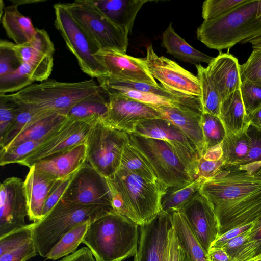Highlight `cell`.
<instances>
[{
    "label": "cell",
    "mask_w": 261,
    "mask_h": 261,
    "mask_svg": "<svg viewBox=\"0 0 261 261\" xmlns=\"http://www.w3.org/2000/svg\"><path fill=\"white\" fill-rule=\"evenodd\" d=\"M106 179L116 213L140 226L151 221L160 212L161 198L165 190L159 185L120 168Z\"/></svg>",
    "instance_id": "6da1fadb"
},
{
    "label": "cell",
    "mask_w": 261,
    "mask_h": 261,
    "mask_svg": "<svg viewBox=\"0 0 261 261\" xmlns=\"http://www.w3.org/2000/svg\"><path fill=\"white\" fill-rule=\"evenodd\" d=\"M138 226L116 212L110 213L90 223L82 243L96 261H122L137 251Z\"/></svg>",
    "instance_id": "7a4b0ae2"
},
{
    "label": "cell",
    "mask_w": 261,
    "mask_h": 261,
    "mask_svg": "<svg viewBox=\"0 0 261 261\" xmlns=\"http://www.w3.org/2000/svg\"><path fill=\"white\" fill-rule=\"evenodd\" d=\"M261 36V0H246L228 14L204 20L197 39L207 47L221 51Z\"/></svg>",
    "instance_id": "3957f363"
},
{
    "label": "cell",
    "mask_w": 261,
    "mask_h": 261,
    "mask_svg": "<svg viewBox=\"0 0 261 261\" xmlns=\"http://www.w3.org/2000/svg\"><path fill=\"white\" fill-rule=\"evenodd\" d=\"M112 212H116L111 206L82 205L60 200L43 218L32 223V239L38 253L46 258L53 248L70 230Z\"/></svg>",
    "instance_id": "277c9868"
},
{
    "label": "cell",
    "mask_w": 261,
    "mask_h": 261,
    "mask_svg": "<svg viewBox=\"0 0 261 261\" xmlns=\"http://www.w3.org/2000/svg\"><path fill=\"white\" fill-rule=\"evenodd\" d=\"M102 90L93 79L77 82L47 79L12 94L18 101L36 111L67 115L79 102Z\"/></svg>",
    "instance_id": "5b68a950"
},
{
    "label": "cell",
    "mask_w": 261,
    "mask_h": 261,
    "mask_svg": "<svg viewBox=\"0 0 261 261\" xmlns=\"http://www.w3.org/2000/svg\"><path fill=\"white\" fill-rule=\"evenodd\" d=\"M129 136L130 143L151 167L165 190L195 180L168 142L134 134Z\"/></svg>",
    "instance_id": "8992f818"
},
{
    "label": "cell",
    "mask_w": 261,
    "mask_h": 261,
    "mask_svg": "<svg viewBox=\"0 0 261 261\" xmlns=\"http://www.w3.org/2000/svg\"><path fill=\"white\" fill-rule=\"evenodd\" d=\"M65 4L81 29L99 49L126 53L128 34L105 15L92 0H77Z\"/></svg>",
    "instance_id": "52a82bcc"
},
{
    "label": "cell",
    "mask_w": 261,
    "mask_h": 261,
    "mask_svg": "<svg viewBox=\"0 0 261 261\" xmlns=\"http://www.w3.org/2000/svg\"><path fill=\"white\" fill-rule=\"evenodd\" d=\"M129 142L128 133L98 120L86 141L87 162L106 178H110L119 169L124 148Z\"/></svg>",
    "instance_id": "ba28073f"
},
{
    "label": "cell",
    "mask_w": 261,
    "mask_h": 261,
    "mask_svg": "<svg viewBox=\"0 0 261 261\" xmlns=\"http://www.w3.org/2000/svg\"><path fill=\"white\" fill-rule=\"evenodd\" d=\"M54 24L62 35L68 50L76 58L81 70L92 78L108 75L105 67L94 57L99 49L73 17L65 3L54 5Z\"/></svg>",
    "instance_id": "9c48e42d"
},
{
    "label": "cell",
    "mask_w": 261,
    "mask_h": 261,
    "mask_svg": "<svg viewBox=\"0 0 261 261\" xmlns=\"http://www.w3.org/2000/svg\"><path fill=\"white\" fill-rule=\"evenodd\" d=\"M261 190V181L236 165H224L205 179L200 192L214 207L230 203Z\"/></svg>",
    "instance_id": "30bf717a"
},
{
    "label": "cell",
    "mask_w": 261,
    "mask_h": 261,
    "mask_svg": "<svg viewBox=\"0 0 261 261\" xmlns=\"http://www.w3.org/2000/svg\"><path fill=\"white\" fill-rule=\"evenodd\" d=\"M132 134L166 141L172 147L193 179L198 177L199 155L192 142L175 125L163 118L138 122Z\"/></svg>",
    "instance_id": "8fae6325"
},
{
    "label": "cell",
    "mask_w": 261,
    "mask_h": 261,
    "mask_svg": "<svg viewBox=\"0 0 261 261\" xmlns=\"http://www.w3.org/2000/svg\"><path fill=\"white\" fill-rule=\"evenodd\" d=\"M96 122L79 120L68 117L56 131L19 164L30 168L42 160L63 153L79 144L86 143L91 127Z\"/></svg>",
    "instance_id": "7c38bea8"
},
{
    "label": "cell",
    "mask_w": 261,
    "mask_h": 261,
    "mask_svg": "<svg viewBox=\"0 0 261 261\" xmlns=\"http://www.w3.org/2000/svg\"><path fill=\"white\" fill-rule=\"evenodd\" d=\"M61 200L82 205L113 207L107 179L87 162L75 173Z\"/></svg>",
    "instance_id": "4fadbf2b"
},
{
    "label": "cell",
    "mask_w": 261,
    "mask_h": 261,
    "mask_svg": "<svg viewBox=\"0 0 261 261\" xmlns=\"http://www.w3.org/2000/svg\"><path fill=\"white\" fill-rule=\"evenodd\" d=\"M145 63L151 75L164 88L182 94L201 96L199 79L174 61L159 56L152 45L147 47Z\"/></svg>",
    "instance_id": "5bb4252c"
},
{
    "label": "cell",
    "mask_w": 261,
    "mask_h": 261,
    "mask_svg": "<svg viewBox=\"0 0 261 261\" xmlns=\"http://www.w3.org/2000/svg\"><path fill=\"white\" fill-rule=\"evenodd\" d=\"M27 216L24 181L16 177L6 178L0 186V237L25 226Z\"/></svg>",
    "instance_id": "9a60e30c"
},
{
    "label": "cell",
    "mask_w": 261,
    "mask_h": 261,
    "mask_svg": "<svg viewBox=\"0 0 261 261\" xmlns=\"http://www.w3.org/2000/svg\"><path fill=\"white\" fill-rule=\"evenodd\" d=\"M178 211L207 254L219 236V223L213 204L199 190Z\"/></svg>",
    "instance_id": "2e32d148"
},
{
    "label": "cell",
    "mask_w": 261,
    "mask_h": 261,
    "mask_svg": "<svg viewBox=\"0 0 261 261\" xmlns=\"http://www.w3.org/2000/svg\"><path fill=\"white\" fill-rule=\"evenodd\" d=\"M107 94L108 110L101 121L112 128L130 134L140 121L162 118L161 114L151 106L122 95Z\"/></svg>",
    "instance_id": "e0dca14e"
},
{
    "label": "cell",
    "mask_w": 261,
    "mask_h": 261,
    "mask_svg": "<svg viewBox=\"0 0 261 261\" xmlns=\"http://www.w3.org/2000/svg\"><path fill=\"white\" fill-rule=\"evenodd\" d=\"M171 215L162 211L150 222L139 226L140 238L134 261H165Z\"/></svg>",
    "instance_id": "ac0fdd59"
},
{
    "label": "cell",
    "mask_w": 261,
    "mask_h": 261,
    "mask_svg": "<svg viewBox=\"0 0 261 261\" xmlns=\"http://www.w3.org/2000/svg\"><path fill=\"white\" fill-rule=\"evenodd\" d=\"M94 56L105 67L108 76L159 85L149 71L144 58H135L111 49H99Z\"/></svg>",
    "instance_id": "d6986e66"
},
{
    "label": "cell",
    "mask_w": 261,
    "mask_h": 261,
    "mask_svg": "<svg viewBox=\"0 0 261 261\" xmlns=\"http://www.w3.org/2000/svg\"><path fill=\"white\" fill-rule=\"evenodd\" d=\"M214 208L219 223V235L235 227L255 222L261 218V190Z\"/></svg>",
    "instance_id": "ffe728a7"
},
{
    "label": "cell",
    "mask_w": 261,
    "mask_h": 261,
    "mask_svg": "<svg viewBox=\"0 0 261 261\" xmlns=\"http://www.w3.org/2000/svg\"><path fill=\"white\" fill-rule=\"evenodd\" d=\"M162 118L177 127L194 144L199 158L205 152V145L201 126L202 112L184 106H151Z\"/></svg>",
    "instance_id": "44dd1931"
},
{
    "label": "cell",
    "mask_w": 261,
    "mask_h": 261,
    "mask_svg": "<svg viewBox=\"0 0 261 261\" xmlns=\"http://www.w3.org/2000/svg\"><path fill=\"white\" fill-rule=\"evenodd\" d=\"M206 69L217 88L221 101L240 90L242 83L240 64L231 54L220 53L208 64Z\"/></svg>",
    "instance_id": "7402d4cb"
},
{
    "label": "cell",
    "mask_w": 261,
    "mask_h": 261,
    "mask_svg": "<svg viewBox=\"0 0 261 261\" xmlns=\"http://www.w3.org/2000/svg\"><path fill=\"white\" fill-rule=\"evenodd\" d=\"M52 176L38 170L33 166L24 181L27 199L28 217L31 221L37 222L43 218L45 203L52 188L57 182Z\"/></svg>",
    "instance_id": "603a6c76"
},
{
    "label": "cell",
    "mask_w": 261,
    "mask_h": 261,
    "mask_svg": "<svg viewBox=\"0 0 261 261\" xmlns=\"http://www.w3.org/2000/svg\"><path fill=\"white\" fill-rule=\"evenodd\" d=\"M86 162L87 146L82 143L65 152L42 160L33 166L60 180L76 173Z\"/></svg>",
    "instance_id": "cb8c5ba5"
},
{
    "label": "cell",
    "mask_w": 261,
    "mask_h": 261,
    "mask_svg": "<svg viewBox=\"0 0 261 261\" xmlns=\"http://www.w3.org/2000/svg\"><path fill=\"white\" fill-rule=\"evenodd\" d=\"M111 21L128 35L132 33L137 14L148 0H92Z\"/></svg>",
    "instance_id": "d4e9b609"
},
{
    "label": "cell",
    "mask_w": 261,
    "mask_h": 261,
    "mask_svg": "<svg viewBox=\"0 0 261 261\" xmlns=\"http://www.w3.org/2000/svg\"><path fill=\"white\" fill-rule=\"evenodd\" d=\"M1 18L7 35L17 45L29 43L36 33L31 19L22 14L15 4L6 7Z\"/></svg>",
    "instance_id": "484cf974"
},
{
    "label": "cell",
    "mask_w": 261,
    "mask_h": 261,
    "mask_svg": "<svg viewBox=\"0 0 261 261\" xmlns=\"http://www.w3.org/2000/svg\"><path fill=\"white\" fill-rule=\"evenodd\" d=\"M15 49L21 62L30 69L32 80L43 82L48 79L53 67V55L37 48L31 42L17 45Z\"/></svg>",
    "instance_id": "4316f807"
},
{
    "label": "cell",
    "mask_w": 261,
    "mask_h": 261,
    "mask_svg": "<svg viewBox=\"0 0 261 261\" xmlns=\"http://www.w3.org/2000/svg\"><path fill=\"white\" fill-rule=\"evenodd\" d=\"M219 118L227 133L239 134L247 130L250 120L240 90L234 91L221 101Z\"/></svg>",
    "instance_id": "83f0119b"
},
{
    "label": "cell",
    "mask_w": 261,
    "mask_h": 261,
    "mask_svg": "<svg viewBox=\"0 0 261 261\" xmlns=\"http://www.w3.org/2000/svg\"><path fill=\"white\" fill-rule=\"evenodd\" d=\"M161 46L179 60L195 65L202 62L208 64L214 59L189 44L175 32L171 23L163 33Z\"/></svg>",
    "instance_id": "f1b7e54d"
},
{
    "label": "cell",
    "mask_w": 261,
    "mask_h": 261,
    "mask_svg": "<svg viewBox=\"0 0 261 261\" xmlns=\"http://www.w3.org/2000/svg\"><path fill=\"white\" fill-rule=\"evenodd\" d=\"M67 118L66 114L54 113L36 119L1 149H8L26 141L44 140L56 131Z\"/></svg>",
    "instance_id": "f546056e"
},
{
    "label": "cell",
    "mask_w": 261,
    "mask_h": 261,
    "mask_svg": "<svg viewBox=\"0 0 261 261\" xmlns=\"http://www.w3.org/2000/svg\"><path fill=\"white\" fill-rule=\"evenodd\" d=\"M172 227L181 246L192 261H208L207 254L193 233L183 214L177 211L171 214Z\"/></svg>",
    "instance_id": "4dcf8cb0"
},
{
    "label": "cell",
    "mask_w": 261,
    "mask_h": 261,
    "mask_svg": "<svg viewBox=\"0 0 261 261\" xmlns=\"http://www.w3.org/2000/svg\"><path fill=\"white\" fill-rule=\"evenodd\" d=\"M108 95L102 89L101 92L82 100L72 107L67 116L82 121L102 120L108 112Z\"/></svg>",
    "instance_id": "1f68e13d"
},
{
    "label": "cell",
    "mask_w": 261,
    "mask_h": 261,
    "mask_svg": "<svg viewBox=\"0 0 261 261\" xmlns=\"http://www.w3.org/2000/svg\"><path fill=\"white\" fill-rule=\"evenodd\" d=\"M205 180L198 177L186 185L166 189L161 198V211L171 214L178 211L199 191Z\"/></svg>",
    "instance_id": "d6a6232c"
},
{
    "label": "cell",
    "mask_w": 261,
    "mask_h": 261,
    "mask_svg": "<svg viewBox=\"0 0 261 261\" xmlns=\"http://www.w3.org/2000/svg\"><path fill=\"white\" fill-rule=\"evenodd\" d=\"M220 146L224 165L240 166L247 159L250 140L246 131L239 134L227 133Z\"/></svg>",
    "instance_id": "836d02e7"
},
{
    "label": "cell",
    "mask_w": 261,
    "mask_h": 261,
    "mask_svg": "<svg viewBox=\"0 0 261 261\" xmlns=\"http://www.w3.org/2000/svg\"><path fill=\"white\" fill-rule=\"evenodd\" d=\"M195 66L197 71V76L200 85L202 112L219 117L221 99L217 88L209 75L206 67L200 64Z\"/></svg>",
    "instance_id": "e575fe53"
},
{
    "label": "cell",
    "mask_w": 261,
    "mask_h": 261,
    "mask_svg": "<svg viewBox=\"0 0 261 261\" xmlns=\"http://www.w3.org/2000/svg\"><path fill=\"white\" fill-rule=\"evenodd\" d=\"M120 168L127 170L147 181L161 186L151 167L130 141L124 148Z\"/></svg>",
    "instance_id": "d590c367"
},
{
    "label": "cell",
    "mask_w": 261,
    "mask_h": 261,
    "mask_svg": "<svg viewBox=\"0 0 261 261\" xmlns=\"http://www.w3.org/2000/svg\"><path fill=\"white\" fill-rule=\"evenodd\" d=\"M91 222L83 223L66 233L53 248L47 259L57 260L75 252Z\"/></svg>",
    "instance_id": "8d00e7d4"
},
{
    "label": "cell",
    "mask_w": 261,
    "mask_h": 261,
    "mask_svg": "<svg viewBox=\"0 0 261 261\" xmlns=\"http://www.w3.org/2000/svg\"><path fill=\"white\" fill-rule=\"evenodd\" d=\"M21 103L22 105L21 110L8 128L5 135L0 139L1 148L7 145L33 121L53 113L37 111Z\"/></svg>",
    "instance_id": "74e56055"
},
{
    "label": "cell",
    "mask_w": 261,
    "mask_h": 261,
    "mask_svg": "<svg viewBox=\"0 0 261 261\" xmlns=\"http://www.w3.org/2000/svg\"><path fill=\"white\" fill-rule=\"evenodd\" d=\"M246 133L250 147L247 159L239 167L256 178L261 174V130L250 124Z\"/></svg>",
    "instance_id": "f35d334b"
},
{
    "label": "cell",
    "mask_w": 261,
    "mask_h": 261,
    "mask_svg": "<svg viewBox=\"0 0 261 261\" xmlns=\"http://www.w3.org/2000/svg\"><path fill=\"white\" fill-rule=\"evenodd\" d=\"M201 126L205 142V151L208 149L220 146L227 132L219 117L202 112Z\"/></svg>",
    "instance_id": "ab89813d"
},
{
    "label": "cell",
    "mask_w": 261,
    "mask_h": 261,
    "mask_svg": "<svg viewBox=\"0 0 261 261\" xmlns=\"http://www.w3.org/2000/svg\"><path fill=\"white\" fill-rule=\"evenodd\" d=\"M34 82L30 69L22 64L16 71L0 77V94L17 92Z\"/></svg>",
    "instance_id": "60d3db41"
},
{
    "label": "cell",
    "mask_w": 261,
    "mask_h": 261,
    "mask_svg": "<svg viewBox=\"0 0 261 261\" xmlns=\"http://www.w3.org/2000/svg\"><path fill=\"white\" fill-rule=\"evenodd\" d=\"M21 103L11 94H0V139L21 110Z\"/></svg>",
    "instance_id": "b9f144b4"
},
{
    "label": "cell",
    "mask_w": 261,
    "mask_h": 261,
    "mask_svg": "<svg viewBox=\"0 0 261 261\" xmlns=\"http://www.w3.org/2000/svg\"><path fill=\"white\" fill-rule=\"evenodd\" d=\"M44 140L26 141L7 149L0 150V165L18 163L27 157Z\"/></svg>",
    "instance_id": "7bdbcfd3"
},
{
    "label": "cell",
    "mask_w": 261,
    "mask_h": 261,
    "mask_svg": "<svg viewBox=\"0 0 261 261\" xmlns=\"http://www.w3.org/2000/svg\"><path fill=\"white\" fill-rule=\"evenodd\" d=\"M246 0H206L202 6V16L204 20H209L223 16Z\"/></svg>",
    "instance_id": "ee69618b"
},
{
    "label": "cell",
    "mask_w": 261,
    "mask_h": 261,
    "mask_svg": "<svg viewBox=\"0 0 261 261\" xmlns=\"http://www.w3.org/2000/svg\"><path fill=\"white\" fill-rule=\"evenodd\" d=\"M33 224L0 237V255L15 249L32 240Z\"/></svg>",
    "instance_id": "f6af8a7d"
},
{
    "label": "cell",
    "mask_w": 261,
    "mask_h": 261,
    "mask_svg": "<svg viewBox=\"0 0 261 261\" xmlns=\"http://www.w3.org/2000/svg\"><path fill=\"white\" fill-rule=\"evenodd\" d=\"M240 91L246 114L249 116L261 108V84L242 81Z\"/></svg>",
    "instance_id": "bcb514c9"
},
{
    "label": "cell",
    "mask_w": 261,
    "mask_h": 261,
    "mask_svg": "<svg viewBox=\"0 0 261 261\" xmlns=\"http://www.w3.org/2000/svg\"><path fill=\"white\" fill-rule=\"evenodd\" d=\"M15 44L7 40L0 41V77L16 71L21 65Z\"/></svg>",
    "instance_id": "7dc6e473"
},
{
    "label": "cell",
    "mask_w": 261,
    "mask_h": 261,
    "mask_svg": "<svg viewBox=\"0 0 261 261\" xmlns=\"http://www.w3.org/2000/svg\"><path fill=\"white\" fill-rule=\"evenodd\" d=\"M241 81L261 84V49H253L245 63L240 65Z\"/></svg>",
    "instance_id": "c3c4849f"
},
{
    "label": "cell",
    "mask_w": 261,
    "mask_h": 261,
    "mask_svg": "<svg viewBox=\"0 0 261 261\" xmlns=\"http://www.w3.org/2000/svg\"><path fill=\"white\" fill-rule=\"evenodd\" d=\"M75 174V173L66 178L58 180L54 185L45 203L43 210V218L61 199Z\"/></svg>",
    "instance_id": "681fc988"
},
{
    "label": "cell",
    "mask_w": 261,
    "mask_h": 261,
    "mask_svg": "<svg viewBox=\"0 0 261 261\" xmlns=\"http://www.w3.org/2000/svg\"><path fill=\"white\" fill-rule=\"evenodd\" d=\"M37 254L32 239L20 247L0 255V261H27Z\"/></svg>",
    "instance_id": "f907efd6"
},
{
    "label": "cell",
    "mask_w": 261,
    "mask_h": 261,
    "mask_svg": "<svg viewBox=\"0 0 261 261\" xmlns=\"http://www.w3.org/2000/svg\"><path fill=\"white\" fill-rule=\"evenodd\" d=\"M241 250L249 257L261 253V218L255 223L250 239L241 247Z\"/></svg>",
    "instance_id": "816d5d0a"
},
{
    "label": "cell",
    "mask_w": 261,
    "mask_h": 261,
    "mask_svg": "<svg viewBox=\"0 0 261 261\" xmlns=\"http://www.w3.org/2000/svg\"><path fill=\"white\" fill-rule=\"evenodd\" d=\"M224 165L222 158L212 160L203 156L198 159V177L207 179L213 177Z\"/></svg>",
    "instance_id": "f5cc1de1"
},
{
    "label": "cell",
    "mask_w": 261,
    "mask_h": 261,
    "mask_svg": "<svg viewBox=\"0 0 261 261\" xmlns=\"http://www.w3.org/2000/svg\"><path fill=\"white\" fill-rule=\"evenodd\" d=\"M252 228V227L250 228L237 237L232 239L221 247L230 256L231 259L236 255L244 244L250 239Z\"/></svg>",
    "instance_id": "db71d44e"
},
{
    "label": "cell",
    "mask_w": 261,
    "mask_h": 261,
    "mask_svg": "<svg viewBox=\"0 0 261 261\" xmlns=\"http://www.w3.org/2000/svg\"><path fill=\"white\" fill-rule=\"evenodd\" d=\"M255 222L235 227L219 235L212 243L211 247H221L224 244H225L232 239L237 237L239 234L252 227Z\"/></svg>",
    "instance_id": "11a10c76"
},
{
    "label": "cell",
    "mask_w": 261,
    "mask_h": 261,
    "mask_svg": "<svg viewBox=\"0 0 261 261\" xmlns=\"http://www.w3.org/2000/svg\"><path fill=\"white\" fill-rule=\"evenodd\" d=\"M181 245L172 227L168 234V245L165 261H180Z\"/></svg>",
    "instance_id": "9f6ffc18"
},
{
    "label": "cell",
    "mask_w": 261,
    "mask_h": 261,
    "mask_svg": "<svg viewBox=\"0 0 261 261\" xmlns=\"http://www.w3.org/2000/svg\"><path fill=\"white\" fill-rule=\"evenodd\" d=\"M88 248L83 247L73 253L63 257L60 261H96Z\"/></svg>",
    "instance_id": "6f0895ef"
},
{
    "label": "cell",
    "mask_w": 261,
    "mask_h": 261,
    "mask_svg": "<svg viewBox=\"0 0 261 261\" xmlns=\"http://www.w3.org/2000/svg\"><path fill=\"white\" fill-rule=\"evenodd\" d=\"M208 261H231L232 259L221 247H211L207 253Z\"/></svg>",
    "instance_id": "680465c9"
},
{
    "label": "cell",
    "mask_w": 261,
    "mask_h": 261,
    "mask_svg": "<svg viewBox=\"0 0 261 261\" xmlns=\"http://www.w3.org/2000/svg\"><path fill=\"white\" fill-rule=\"evenodd\" d=\"M248 116L250 124L261 130V108L250 114Z\"/></svg>",
    "instance_id": "91938a15"
},
{
    "label": "cell",
    "mask_w": 261,
    "mask_h": 261,
    "mask_svg": "<svg viewBox=\"0 0 261 261\" xmlns=\"http://www.w3.org/2000/svg\"><path fill=\"white\" fill-rule=\"evenodd\" d=\"M246 43H251L253 49H261V36L248 40Z\"/></svg>",
    "instance_id": "94428289"
},
{
    "label": "cell",
    "mask_w": 261,
    "mask_h": 261,
    "mask_svg": "<svg viewBox=\"0 0 261 261\" xmlns=\"http://www.w3.org/2000/svg\"><path fill=\"white\" fill-rule=\"evenodd\" d=\"M180 261H192L187 252L181 246Z\"/></svg>",
    "instance_id": "6125c7cd"
},
{
    "label": "cell",
    "mask_w": 261,
    "mask_h": 261,
    "mask_svg": "<svg viewBox=\"0 0 261 261\" xmlns=\"http://www.w3.org/2000/svg\"><path fill=\"white\" fill-rule=\"evenodd\" d=\"M245 261H261V253H259Z\"/></svg>",
    "instance_id": "be15d7a7"
},
{
    "label": "cell",
    "mask_w": 261,
    "mask_h": 261,
    "mask_svg": "<svg viewBox=\"0 0 261 261\" xmlns=\"http://www.w3.org/2000/svg\"><path fill=\"white\" fill-rule=\"evenodd\" d=\"M256 178L258 179V180H259L261 181V174L260 175H259L258 176H257Z\"/></svg>",
    "instance_id": "e7e4bbea"
}]
</instances>
